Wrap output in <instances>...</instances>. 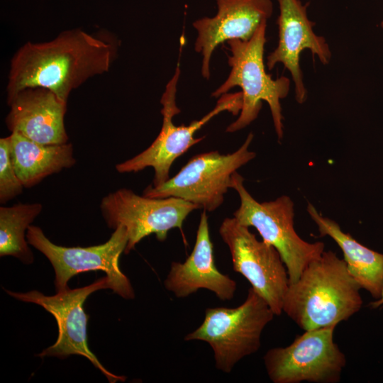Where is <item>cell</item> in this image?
Masks as SVG:
<instances>
[{"label":"cell","mask_w":383,"mask_h":383,"mask_svg":"<svg viewBox=\"0 0 383 383\" xmlns=\"http://www.w3.org/2000/svg\"><path fill=\"white\" fill-rule=\"evenodd\" d=\"M119 41L107 32L77 28L44 43H26L11 61L7 103L21 90L44 87L67 102L70 92L89 78L108 72L116 59Z\"/></svg>","instance_id":"cell-1"},{"label":"cell","mask_w":383,"mask_h":383,"mask_svg":"<svg viewBox=\"0 0 383 383\" xmlns=\"http://www.w3.org/2000/svg\"><path fill=\"white\" fill-rule=\"evenodd\" d=\"M360 289L345 260L324 250L289 284L282 311L304 331L335 327L360 310Z\"/></svg>","instance_id":"cell-2"},{"label":"cell","mask_w":383,"mask_h":383,"mask_svg":"<svg viewBox=\"0 0 383 383\" xmlns=\"http://www.w3.org/2000/svg\"><path fill=\"white\" fill-rule=\"evenodd\" d=\"M267 23H262L249 40L227 41L231 55L228 65L231 70L226 80L212 94L220 97L235 87L242 89V108L238 118L226 128L233 133L250 125L257 117L262 101L270 109L278 140L283 138V116L280 100L286 98L290 89V80L282 76L275 79L266 72L264 63L265 45L267 42Z\"/></svg>","instance_id":"cell-3"},{"label":"cell","mask_w":383,"mask_h":383,"mask_svg":"<svg viewBox=\"0 0 383 383\" xmlns=\"http://www.w3.org/2000/svg\"><path fill=\"white\" fill-rule=\"evenodd\" d=\"M274 316L266 301L250 287L237 307L207 308L202 323L187 334L184 340L207 343L216 367L230 373L240 360L260 349L262 331Z\"/></svg>","instance_id":"cell-4"},{"label":"cell","mask_w":383,"mask_h":383,"mask_svg":"<svg viewBox=\"0 0 383 383\" xmlns=\"http://www.w3.org/2000/svg\"><path fill=\"white\" fill-rule=\"evenodd\" d=\"M243 183V177L235 172L231 188L238 194L240 204L233 217L244 226L254 227L262 240L277 250L286 265L289 284L295 282L308 265L321 257L324 243H309L296 233L294 203L290 197L281 196L274 201L258 202Z\"/></svg>","instance_id":"cell-5"},{"label":"cell","mask_w":383,"mask_h":383,"mask_svg":"<svg viewBox=\"0 0 383 383\" xmlns=\"http://www.w3.org/2000/svg\"><path fill=\"white\" fill-rule=\"evenodd\" d=\"M179 75L180 68L177 66L160 99L162 125L157 137L144 151L116 165L118 172H138L151 167L155 171L152 186L158 187L170 179V167L174 160L204 139L203 137H194L197 131L223 111H226L233 115L240 113L242 92L227 93L221 96L215 107L199 120L193 121L187 126H175L172 118L180 113L176 104L177 84Z\"/></svg>","instance_id":"cell-6"},{"label":"cell","mask_w":383,"mask_h":383,"mask_svg":"<svg viewBox=\"0 0 383 383\" xmlns=\"http://www.w3.org/2000/svg\"><path fill=\"white\" fill-rule=\"evenodd\" d=\"M253 137L250 133L232 153L211 151L194 156L176 175L158 187H147L143 195L155 199L177 197L206 211H215L231 188L233 174L255 157V152L249 150Z\"/></svg>","instance_id":"cell-7"},{"label":"cell","mask_w":383,"mask_h":383,"mask_svg":"<svg viewBox=\"0 0 383 383\" xmlns=\"http://www.w3.org/2000/svg\"><path fill=\"white\" fill-rule=\"evenodd\" d=\"M335 327L305 331L285 347L268 350L263 357L273 383H338L346 357L334 341Z\"/></svg>","instance_id":"cell-8"},{"label":"cell","mask_w":383,"mask_h":383,"mask_svg":"<svg viewBox=\"0 0 383 383\" xmlns=\"http://www.w3.org/2000/svg\"><path fill=\"white\" fill-rule=\"evenodd\" d=\"M104 243L90 247H63L52 243L42 229L30 225L26 231L28 244L41 252L55 270L57 292L68 287L67 282L82 272L101 270L106 273L111 289L126 299L135 297L129 279L119 267V257L128 243L126 228L118 226Z\"/></svg>","instance_id":"cell-9"},{"label":"cell","mask_w":383,"mask_h":383,"mask_svg":"<svg viewBox=\"0 0 383 383\" xmlns=\"http://www.w3.org/2000/svg\"><path fill=\"white\" fill-rule=\"evenodd\" d=\"M199 209L197 205L180 198H150L126 188L110 192L100 204L101 214L109 228H126V254L150 234H155L159 241H164L170 230L182 229L187 216Z\"/></svg>","instance_id":"cell-10"},{"label":"cell","mask_w":383,"mask_h":383,"mask_svg":"<svg viewBox=\"0 0 383 383\" xmlns=\"http://www.w3.org/2000/svg\"><path fill=\"white\" fill-rule=\"evenodd\" d=\"M104 289H111L110 280L107 276L98 279L89 285L74 289L67 288L53 296H46L36 290L26 293L5 291L20 301L40 305L56 319L58 326L57 339L52 345L38 354V357L64 359L71 355H79L88 359L106 376L109 382H124L126 377L108 371L88 345L89 316L85 313L83 305L91 293Z\"/></svg>","instance_id":"cell-11"},{"label":"cell","mask_w":383,"mask_h":383,"mask_svg":"<svg viewBox=\"0 0 383 383\" xmlns=\"http://www.w3.org/2000/svg\"><path fill=\"white\" fill-rule=\"evenodd\" d=\"M218 231L230 251L234 271L249 282L274 315H280L289 279L277 250L264 240H257L249 227L234 217L226 218Z\"/></svg>","instance_id":"cell-12"},{"label":"cell","mask_w":383,"mask_h":383,"mask_svg":"<svg viewBox=\"0 0 383 383\" xmlns=\"http://www.w3.org/2000/svg\"><path fill=\"white\" fill-rule=\"evenodd\" d=\"M279 14L278 44L267 57L266 65L272 70L282 63L290 72L294 84L295 99L299 104L307 99L308 91L303 80L300 67V55L306 49L316 56L321 64L328 65L332 53L325 38L315 33V23L307 14L309 3L302 4L300 0H277Z\"/></svg>","instance_id":"cell-13"},{"label":"cell","mask_w":383,"mask_h":383,"mask_svg":"<svg viewBox=\"0 0 383 383\" xmlns=\"http://www.w3.org/2000/svg\"><path fill=\"white\" fill-rule=\"evenodd\" d=\"M217 12L213 17L196 20L197 32L194 50L202 57L201 72L210 78V61L216 47L231 40H249L273 13L271 0H216Z\"/></svg>","instance_id":"cell-14"},{"label":"cell","mask_w":383,"mask_h":383,"mask_svg":"<svg viewBox=\"0 0 383 383\" xmlns=\"http://www.w3.org/2000/svg\"><path fill=\"white\" fill-rule=\"evenodd\" d=\"M164 285L177 298L187 297L200 289L212 292L221 301L233 298L235 281L221 273L215 265L206 211L201 214L192 253L183 262L171 263Z\"/></svg>","instance_id":"cell-15"},{"label":"cell","mask_w":383,"mask_h":383,"mask_svg":"<svg viewBox=\"0 0 383 383\" xmlns=\"http://www.w3.org/2000/svg\"><path fill=\"white\" fill-rule=\"evenodd\" d=\"M8 105L6 124L11 133L40 144L67 143L64 121L67 102L51 90L40 87L24 89Z\"/></svg>","instance_id":"cell-16"},{"label":"cell","mask_w":383,"mask_h":383,"mask_svg":"<svg viewBox=\"0 0 383 383\" xmlns=\"http://www.w3.org/2000/svg\"><path fill=\"white\" fill-rule=\"evenodd\" d=\"M306 210L320 235L331 237L341 249L348 270L361 289L379 299L383 291V254L364 246L343 232L335 221L321 216L311 204H308Z\"/></svg>","instance_id":"cell-17"},{"label":"cell","mask_w":383,"mask_h":383,"mask_svg":"<svg viewBox=\"0 0 383 383\" xmlns=\"http://www.w3.org/2000/svg\"><path fill=\"white\" fill-rule=\"evenodd\" d=\"M9 138L11 160L26 188L34 187L46 177L76 163L71 143L40 144L16 132L11 133Z\"/></svg>","instance_id":"cell-18"},{"label":"cell","mask_w":383,"mask_h":383,"mask_svg":"<svg viewBox=\"0 0 383 383\" xmlns=\"http://www.w3.org/2000/svg\"><path fill=\"white\" fill-rule=\"evenodd\" d=\"M42 210L40 203H18L0 207L1 257L11 255L26 264L33 262V255L26 240V231Z\"/></svg>","instance_id":"cell-19"},{"label":"cell","mask_w":383,"mask_h":383,"mask_svg":"<svg viewBox=\"0 0 383 383\" xmlns=\"http://www.w3.org/2000/svg\"><path fill=\"white\" fill-rule=\"evenodd\" d=\"M24 186L14 169L10 152L9 136L0 139V203L16 197Z\"/></svg>","instance_id":"cell-20"},{"label":"cell","mask_w":383,"mask_h":383,"mask_svg":"<svg viewBox=\"0 0 383 383\" xmlns=\"http://www.w3.org/2000/svg\"><path fill=\"white\" fill-rule=\"evenodd\" d=\"M370 306L374 309L383 306V291L381 297L379 299H377L374 301L370 303Z\"/></svg>","instance_id":"cell-21"},{"label":"cell","mask_w":383,"mask_h":383,"mask_svg":"<svg viewBox=\"0 0 383 383\" xmlns=\"http://www.w3.org/2000/svg\"><path fill=\"white\" fill-rule=\"evenodd\" d=\"M380 26L383 29V21L380 23Z\"/></svg>","instance_id":"cell-22"}]
</instances>
